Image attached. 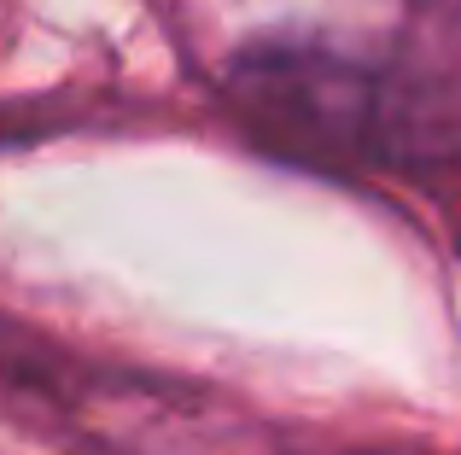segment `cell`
Listing matches in <instances>:
<instances>
[]
</instances>
